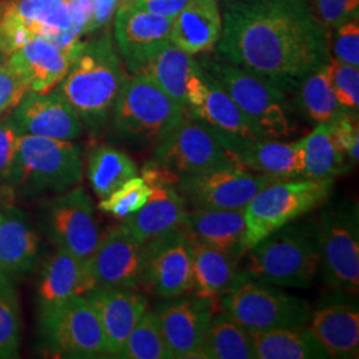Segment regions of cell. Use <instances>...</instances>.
I'll list each match as a JSON object with an SVG mask.
<instances>
[{
	"label": "cell",
	"mask_w": 359,
	"mask_h": 359,
	"mask_svg": "<svg viewBox=\"0 0 359 359\" xmlns=\"http://www.w3.org/2000/svg\"><path fill=\"white\" fill-rule=\"evenodd\" d=\"M145 264L147 243L137 241L120 225L104 233L84 268L90 290L139 289Z\"/></svg>",
	"instance_id": "obj_14"
},
{
	"label": "cell",
	"mask_w": 359,
	"mask_h": 359,
	"mask_svg": "<svg viewBox=\"0 0 359 359\" xmlns=\"http://www.w3.org/2000/svg\"><path fill=\"white\" fill-rule=\"evenodd\" d=\"M154 311L172 358H198L216 305L193 294L165 302Z\"/></svg>",
	"instance_id": "obj_19"
},
{
	"label": "cell",
	"mask_w": 359,
	"mask_h": 359,
	"mask_svg": "<svg viewBox=\"0 0 359 359\" xmlns=\"http://www.w3.org/2000/svg\"><path fill=\"white\" fill-rule=\"evenodd\" d=\"M39 333L52 353L75 358L107 355L103 329L86 295L40 309Z\"/></svg>",
	"instance_id": "obj_10"
},
{
	"label": "cell",
	"mask_w": 359,
	"mask_h": 359,
	"mask_svg": "<svg viewBox=\"0 0 359 359\" xmlns=\"http://www.w3.org/2000/svg\"><path fill=\"white\" fill-rule=\"evenodd\" d=\"M69 27L67 0H8L0 4V51L10 55L32 39L51 41Z\"/></svg>",
	"instance_id": "obj_15"
},
{
	"label": "cell",
	"mask_w": 359,
	"mask_h": 359,
	"mask_svg": "<svg viewBox=\"0 0 359 359\" xmlns=\"http://www.w3.org/2000/svg\"><path fill=\"white\" fill-rule=\"evenodd\" d=\"M152 188L142 177H132L109 196L104 197L100 209L114 217L126 218L137 212L151 197Z\"/></svg>",
	"instance_id": "obj_39"
},
{
	"label": "cell",
	"mask_w": 359,
	"mask_h": 359,
	"mask_svg": "<svg viewBox=\"0 0 359 359\" xmlns=\"http://www.w3.org/2000/svg\"><path fill=\"white\" fill-rule=\"evenodd\" d=\"M198 358L256 359L252 334L228 313L215 311Z\"/></svg>",
	"instance_id": "obj_33"
},
{
	"label": "cell",
	"mask_w": 359,
	"mask_h": 359,
	"mask_svg": "<svg viewBox=\"0 0 359 359\" xmlns=\"http://www.w3.org/2000/svg\"><path fill=\"white\" fill-rule=\"evenodd\" d=\"M20 133L11 117L0 121V180H8L13 170Z\"/></svg>",
	"instance_id": "obj_44"
},
{
	"label": "cell",
	"mask_w": 359,
	"mask_h": 359,
	"mask_svg": "<svg viewBox=\"0 0 359 359\" xmlns=\"http://www.w3.org/2000/svg\"><path fill=\"white\" fill-rule=\"evenodd\" d=\"M140 71L185 109L200 107L205 99V71L193 59V55L172 43L152 56Z\"/></svg>",
	"instance_id": "obj_21"
},
{
	"label": "cell",
	"mask_w": 359,
	"mask_h": 359,
	"mask_svg": "<svg viewBox=\"0 0 359 359\" xmlns=\"http://www.w3.org/2000/svg\"><path fill=\"white\" fill-rule=\"evenodd\" d=\"M237 281H257L280 287H309L321 261L317 218H297L246 250Z\"/></svg>",
	"instance_id": "obj_2"
},
{
	"label": "cell",
	"mask_w": 359,
	"mask_h": 359,
	"mask_svg": "<svg viewBox=\"0 0 359 359\" xmlns=\"http://www.w3.org/2000/svg\"><path fill=\"white\" fill-rule=\"evenodd\" d=\"M27 90L26 83L13 68L6 65L0 69V114L13 108Z\"/></svg>",
	"instance_id": "obj_45"
},
{
	"label": "cell",
	"mask_w": 359,
	"mask_h": 359,
	"mask_svg": "<svg viewBox=\"0 0 359 359\" xmlns=\"http://www.w3.org/2000/svg\"><path fill=\"white\" fill-rule=\"evenodd\" d=\"M84 295L102 325L107 355L118 357L129 334L148 310V298L136 289H93Z\"/></svg>",
	"instance_id": "obj_22"
},
{
	"label": "cell",
	"mask_w": 359,
	"mask_h": 359,
	"mask_svg": "<svg viewBox=\"0 0 359 359\" xmlns=\"http://www.w3.org/2000/svg\"><path fill=\"white\" fill-rule=\"evenodd\" d=\"M305 169L304 177L334 179L346 175L353 164L334 142L330 123L317 124L316 129L302 137Z\"/></svg>",
	"instance_id": "obj_34"
},
{
	"label": "cell",
	"mask_w": 359,
	"mask_h": 359,
	"mask_svg": "<svg viewBox=\"0 0 359 359\" xmlns=\"http://www.w3.org/2000/svg\"><path fill=\"white\" fill-rule=\"evenodd\" d=\"M252 334L258 359H327L329 353L309 326Z\"/></svg>",
	"instance_id": "obj_32"
},
{
	"label": "cell",
	"mask_w": 359,
	"mask_h": 359,
	"mask_svg": "<svg viewBox=\"0 0 359 359\" xmlns=\"http://www.w3.org/2000/svg\"><path fill=\"white\" fill-rule=\"evenodd\" d=\"M309 327L330 358H357L359 311L353 304H330L311 313Z\"/></svg>",
	"instance_id": "obj_28"
},
{
	"label": "cell",
	"mask_w": 359,
	"mask_h": 359,
	"mask_svg": "<svg viewBox=\"0 0 359 359\" xmlns=\"http://www.w3.org/2000/svg\"><path fill=\"white\" fill-rule=\"evenodd\" d=\"M217 135L233 160L241 167L274 179L304 177L305 156L302 139L283 142L270 137L244 139L219 132Z\"/></svg>",
	"instance_id": "obj_20"
},
{
	"label": "cell",
	"mask_w": 359,
	"mask_h": 359,
	"mask_svg": "<svg viewBox=\"0 0 359 359\" xmlns=\"http://www.w3.org/2000/svg\"><path fill=\"white\" fill-rule=\"evenodd\" d=\"M187 3L188 0H124L121 4L175 19Z\"/></svg>",
	"instance_id": "obj_46"
},
{
	"label": "cell",
	"mask_w": 359,
	"mask_h": 359,
	"mask_svg": "<svg viewBox=\"0 0 359 359\" xmlns=\"http://www.w3.org/2000/svg\"><path fill=\"white\" fill-rule=\"evenodd\" d=\"M333 188L334 179L309 177L274 180L265 185L245 206L246 250L271 231L323 205Z\"/></svg>",
	"instance_id": "obj_6"
},
{
	"label": "cell",
	"mask_w": 359,
	"mask_h": 359,
	"mask_svg": "<svg viewBox=\"0 0 359 359\" xmlns=\"http://www.w3.org/2000/svg\"><path fill=\"white\" fill-rule=\"evenodd\" d=\"M299 111L316 124L330 123L345 111L335 97L329 80V62L305 77L297 88Z\"/></svg>",
	"instance_id": "obj_36"
},
{
	"label": "cell",
	"mask_w": 359,
	"mask_h": 359,
	"mask_svg": "<svg viewBox=\"0 0 359 359\" xmlns=\"http://www.w3.org/2000/svg\"><path fill=\"white\" fill-rule=\"evenodd\" d=\"M187 115L181 104L169 97L145 72L127 79L112 111L118 137L137 145H157Z\"/></svg>",
	"instance_id": "obj_5"
},
{
	"label": "cell",
	"mask_w": 359,
	"mask_h": 359,
	"mask_svg": "<svg viewBox=\"0 0 359 359\" xmlns=\"http://www.w3.org/2000/svg\"><path fill=\"white\" fill-rule=\"evenodd\" d=\"M323 205L317 218L322 278L333 290L358 293V205L348 198L334 203L325 201Z\"/></svg>",
	"instance_id": "obj_8"
},
{
	"label": "cell",
	"mask_w": 359,
	"mask_h": 359,
	"mask_svg": "<svg viewBox=\"0 0 359 359\" xmlns=\"http://www.w3.org/2000/svg\"><path fill=\"white\" fill-rule=\"evenodd\" d=\"M197 63L238 105L264 137L283 139L297 128L287 93L219 56H201Z\"/></svg>",
	"instance_id": "obj_4"
},
{
	"label": "cell",
	"mask_w": 359,
	"mask_h": 359,
	"mask_svg": "<svg viewBox=\"0 0 359 359\" xmlns=\"http://www.w3.org/2000/svg\"><path fill=\"white\" fill-rule=\"evenodd\" d=\"M149 185L152 193L148 201L121 224L133 238L144 244L181 228L188 210L173 184L158 181Z\"/></svg>",
	"instance_id": "obj_25"
},
{
	"label": "cell",
	"mask_w": 359,
	"mask_h": 359,
	"mask_svg": "<svg viewBox=\"0 0 359 359\" xmlns=\"http://www.w3.org/2000/svg\"><path fill=\"white\" fill-rule=\"evenodd\" d=\"M137 173V165L128 154L109 145L96 147L88 157V180L100 198L109 196Z\"/></svg>",
	"instance_id": "obj_35"
},
{
	"label": "cell",
	"mask_w": 359,
	"mask_h": 359,
	"mask_svg": "<svg viewBox=\"0 0 359 359\" xmlns=\"http://www.w3.org/2000/svg\"><path fill=\"white\" fill-rule=\"evenodd\" d=\"M191 246L194 294L217 306L222 295L237 281L238 259L201 243L191 241Z\"/></svg>",
	"instance_id": "obj_30"
},
{
	"label": "cell",
	"mask_w": 359,
	"mask_h": 359,
	"mask_svg": "<svg viewBox=\"0 0 359 359\" xmlns=\"http://www.w3.org/2000/svg\"><path fill=\"white\" fill-rule=\"evenodd\" d=\"M84 261L57 249L41 271L38 286L39 309L50 308L76 295L90 292Z\"/></svg>",
	"instance_id": "obj_29"
},
{
	"label": "cell",
	"mask_w": 359,
	"mask_h": 359,
	"mask_svg": "<svg viewBox=\"0 0 359 359\" xmlns=\"http://www.w3.org/2000/svg\"><path fill=\"white\" fill-rule=\"evenodd\" d=\"M116 48L130 74L170 43L173 19L121 4L115 13Z\"/></svg>",
	"instance_id": "obj_17"
},
{
	"label": "cell",
	"mask_w": 359,
	"mask_h": 359,
	"mask_svg": "<svg viewBox=\"0 0 359 359\" xmlns=\"http://www.w3.org/2000/svg\"><path fill=\"white\" fill-rule=\"evenodd\" d=\"M205 75L208 84L205 99L200 107L187 109V114L222 135L244 139L264 137L226 90L210 75L206 72Z\"/></svg>",
	"instance_id": "obj_31"
},
{
	"label": "cell",
	"mask_w": 359,
	"mask_h": 359,
	"mask_svg": "<svg viewBox=\"0 0 359 359\" xmlns=\"http://www.w3.org/2000/svg\"><path fill=\"white\" fill-rule=\"evenodd\" d=\"M274 177L241 165L182 176L175 184L187 209H244Z\"/></svg>",
	"instance_id": "obj_12"
},
{
	"label": "cell",
	"mask_w": 359,
	"mask_h": 359,
	"mask_svg": "<svg viewBox=\"0 0 359 359\" xmlns=\"http://www.w3.org/2000/svg\"><path fill=\"white\" fill-rule=\"evenodd\" d=\"M222 31L218 0H188L173 19L170 43L189 55L209 51Z\"/></svg>",
	"instance_id": "obj_27"
},
{
	"label": "cell",
	"mask_w": 359,
	"mask_h": 359,
	"mask_svg": "<svg viewBox=\"0 0 359 359\" xmlns=\"http://www.w3.org/2000/svg\"><path fill=\"white\" fill-rule=\"evenodd\" d=\"M43 228L57 249L86 261L100 240L95 208L88 193L74 187L43 204Z\"/></svg>",
	"instance_id": "obj_13"
},
{
	"label": "cell",
	"mask_w": 359,
	"mask_h": 359,
	"mask_svg": "<svg viewBox=\"0 0 359 359\" xmlns=\"http://www.w3.org/2000/svg\"><path fill=\"white\" fill-rule=\"evenodd\" d=\"M151 161L177 179L238 165L219 140L217 132L188 114L154 145Z\"/></svg>",
	"instance_id": "obj_11"
},
{
	"label": "cell",
	"mask_w": 359,
	"mask_h": 359,
	"mask_svg": "<svg viewBox=\"0 0 359 359\" xmlns=\"http://www.w3.org/2000/svg\"><path fill=\"white\" fill-rule=\"evenodd\" d=\"M218 304L249 333L306 326L311 317L305 299L250 280L236 281Z\"/></svg>",
	"instance_id": "obj_9"
},
{
	"label": "cell",
	"mask_w": 359,
	"mask_h": 359,
	"mask_svg": "<svg viewBox=\"0 0 359 359\" xmlns=\"http://www.w3.org/2000/svg\"><path fill=\"white\" fill-rule=\"evenodd\" d=\"M76 57L47 39L36 38L10 53L7 65L23 79L28 90L47 93L59 86Z\"/></svg>",
	"instance_id": "obj_23"
},
{
	"label": "cell",
	"mask_w": 359,
	"mask_h": 359,
	"mask_svg": "<svg viewBox=\"0 0 359 359\" xmlns=\"http://www.w3.org/2000/svg\"><path fill=\"white\" fill-rule=\"evenodd\" d=\"M11 120L20 135L72 142L83 132V123L57 90H27L13 107Z\"/></svg>",
	"instance_id": "obj_18"
},
{
	"label": "cell",
	"mask_w": 359,
	"mask_h": 359,
	"mask_svg": "<svg viewBox=\"0 0 359 359\" xmlns=\"http://www.w3.org/2000/svg\"><path fill=\"white\" fill-rule=\"evenodd\" d=\"M330 126L337 147L355 165L359 158L358 114L344 112L330 121Z\"/></svg>",
	"instance_id": "obj_42"
},
{
	"label": "cell",
	"mask_w": 359,
	"mask_h": 359,
	"mask_svg": "<svg viewBox=\"0 0 359 359\" xmlns=\"http://www.w3.org/2000/svg\"><path fill=\"white\" fill-rule=\"evenodd\" d=\"M313 6L329 32L359 15V0H313Z\"/></svg>",
	"instance_id": "obj_43"
},
{
	"label": "cell",
	"mask_w": 359,
	"mask_h": 359,
	"mask_svg": "<svg viewBox=\"0 0 359 359\" xmlns=\"http://www.w3.org/2000/svg\"><path fill=\"white\" fill-rule=\"evenodd\" d=\"M329 80L339 105L353 114H358L359 71L358 67L345 65L333 57L329 60Z\"/></svg>",
	"instance_id": "obj_40"
},
{
	"label": "cell",
	"mask_w": 359,
	"mask_h": 359,
	"mask_svg": "<svg viewBox=\"0 0 359 359\" xmlns=\"http://www.w3.org/2000/svg\"><path fill=\"white\" fill-rule=\"evenodd\" d=\"M330 55L333 59L345 65H359V22L358 18H353L334 29L333 35H329Z\"/></svg>",
	"instance_id": "obj_41"
},
{
	"label": "cell",
	"mask_w": 359,
	"mask_h": 359,
	"mask_svg": "<svg viewBox=\"0 0 359 359\" xmlns=\"http://www.w3.org/2000/svg\"><path fill=\"white\" fill-rule=\"evenodd\" d=\"M112 1H116V3H117V4H118V7H120V4H121V3H123V1H124V0H112Z\"/></svg>",
	"instance_id": "obj_48"
},
{
	"label": "cell",
	"mask_w": 359,
	"mask_h": 359,
	"mask_svg": "<svg viewBox=\"0 0 359 359\" xmlns=\"http://www.w3.org/2000/svg\"><path fill=\"white\" fill-rule=\"evenodd\" d=\"M20 305L11 280L0 273V358H16L20 346Z\"/></svg>",
	"instance_id": "obj_38"
},
{
	"label": "cell",
	"mask_w": 359,
	"mask_h": 359,
	"mask_svg": "<svg viewBox=\"0 0 359 359\" xmlns=\"http://www.w3.org/2000/svg\"><path fill=\"white\" fill-rule=\"evenodd\" d=\"M127 79L112 35L104 31L84 43L56 90L74 108L83 126L97 133L111 118Z\"/></svg>",
	"instance_id": "obj_3"
},
{
	"label": "cell",
	"mask_w": 359,
	"mask_h": 359,
	"mask_svg": "<svg viewBox=\"0 0 359 359\" xmlns=\"http://www.w3.org/2000/svg\"><path fill=\"white\" fill-rule=\"evenodd\" d=\"M222 31L217 56L295 92L301 81L326 65L330 32L309 0H218Z\"/></svg>",
	"instance_id": "obj_1"
},
{
	"label": "cell",
	"mask_w": 359,
	"mask_h": 359,
	"mask_svg": "<svg viewBox=\"0 0 359 359\" xmlns=\"http://www.w3.org/2000/svg\"><path fill=\"white\" fill-rule=\"evenodd\" d=\"M140 287L164 299L192 292V246L181 228L147 243Z\"/></svg>",
	"instance_id": "obj_16"
},
{
	"label": "cell",
	"mask_w": 359,
	"mask_h": 359,
	"mask_svg": "<svg viewBox=\"0 0 359 359\" xmlns=\"http://www.w3.org/2000/svg\"><path fill=\"white\" fill-rule=\"evenodd\" d=\"M83 179L80 147L72 142L20 135L8 181L29 193H63Z\"/></svg>",
	"instance_id": "obj_7"
},
{
	"label": "cell",
	"mask_w": 359,
	"mask_h": 359,
	"mask_svg": "<svg viewBox=\"0 0 359 359\" xmlns=\"http://www.w3.org/2000/svg\"><path fill=\"white\" fill-rule=\"evenodd\" d=\"M244 209H188L181 229L191 241L216 248L240 261L246 253Z\"/></svg>",
	"instance_id": "obj_24"
},
{
	"label": "cell",
	"mask_w": 359,
	"mask_h": 359,
	"mask_svg": "<svg viewBox=\"0 0 359 359\" xmlns=\"http://www.w3.org/2000/svg\"><path fill=\"white\" fill-rule=\"evenodd\" d=\"M117 358L172 359L156 311H145Z\"/></svg>",
	"instance_id": "obj_37"
},
{
	"label": "cell",
	"mask_w": 359,
	"mask_h": 359,
	"mask_svg": "<svg viewBox=\"0 0 359 359\" xmlns=\"http://www.w3.org/2000/svg\"><path fill=\"white\" fill-rule=\"evenodd\" d=\"M38 233L18 208L0 210V273L8 278L23 276L38 261Z\"/></svg>",
	"instance_id": "obj_26"
},
{
	"label": "cell",
	"mask_w": 359,
	"mask_h": 359,
	"mask_svg": "<svg viewBox=\"0 0 359 359\" xmlns=\"http://www.w3.org/2000/svg\"><path fill=\"white\" fill-rule=\"evenodd\" d=\"M7 59H8V55L0 51V69H3L7 65Z\"/></svg>",
	"instance_id": "obj_47"
}]
</instances>
